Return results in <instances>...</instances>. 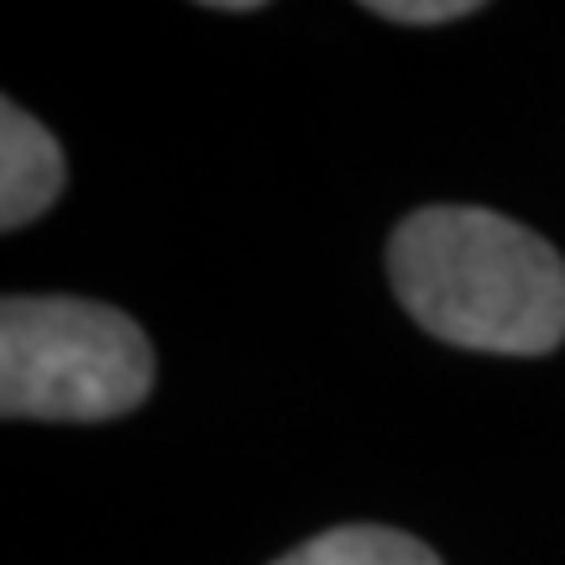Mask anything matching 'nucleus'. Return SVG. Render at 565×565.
<instances>
[{
  "label": "nucleus",
  "mask_w": 565,
  "mask_h": 565,
  "mask_svg": "<svg viewBox=\"0 0 565 565\" xmlns=\"http://www.w3.org/2000/svg\"><path fill=\"white\" fill-rule=\"evenodd\" d=\"M387 282L435 341L545 356L565 341V263L529 225L482 204L414 210L387 242Z\"/></svg>",
  "instance_id": "obj_1"
},
{
  "label": "nucleus",
  "mask_w": 565,
  "mask_h": 565,
  "mask_svg": "<svg viewBox=\"0 0 565 565\" xmlns=\"http://www.w3.org/2000/svg\"><path fill=\"white\" fill-rule=\"evenodd\" d=\"M152 345L131 315L68 294L0 303V414L47 424L121 419L152 393Z\"/></svg>",
  "instance_id": "obj_2"
},
{
  "label": "nucleus",
  "mask_w": 565,
  "mask_h": 565,
  "mask_svg": "<svg viewBox=\"0 0 565 565\" xmlns=\"http://www.w3.org/2000/svg\"><path fill=\"white\" fill-rule=\"evenodd\" d=\"M63 194V152L53 131L6 100L0 110V231H21Z\"/></svg>",
  "instance_id": "obj_3"
},
{
  "label": "nucleus",
  "mask_w": 565,
  "mask_h": 565,
  "mask_svg": "<svg viewBox=\"0 0 565 565\" xmlns=\"http://www.w3.org/2000/svg\"><path fill=\"white\" fill-rule=\"evenodd\" d=\"M273 565H440V555L387 524H341L324 529L315 540H303L299 550H288Z\"/></svg>",
  "instance_id": "obj_4"
},
{
  "label": "nucleus",
  "mask_w": 565,
  "mask_h": 565,
  "mask_svg": "<svg viewBox=\"0 0 565 565\" xmlns=\"http://www.w3.org/2000/svg\"><path fill=\"white\" fill-rule=\"evenodd\" d=\"M372 17L404 21V26H440V21L477 17V0H372Z\"/></svg>",
  "instance_id": "obj_5"
}]
</instances>
